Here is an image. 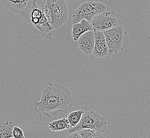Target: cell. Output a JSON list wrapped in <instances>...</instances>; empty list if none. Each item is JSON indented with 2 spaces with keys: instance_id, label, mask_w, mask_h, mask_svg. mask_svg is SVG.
<instances>
[{
  "instance_id": "obj_9",
  "label": "cell",
  "mask_w": 150,
  "mask_h": 138,
  "mask_svg": "<svg viewBox=\"0 0 150 138\" xmlns=\"http://www.w3.org/2000/svg\"><path fill=\"white\" fill-rule=\"evenodd\" d=\"M79 48L83 54L90 55L93 54L95 45L93 30H89L82 35L78 40Z\"/></svg>"
},
{
  "instance_id": "obj_12",
  "label": "cell",
  "mask_w": 150,
  "mask_h": 138,
  "mask_svg": "<svg viewBox=\"0 0 150 138\" xmlns=\"http://www.w3.org/2000/svg\"><path fill=\"white\" fill-rule=\"evenodd\" d=\"M49 128L54 132L64 131L66 129H69L71 126L69 122L66 118H63L60 120L53 121L49 124Z\"/></svg>"
},
{
  "instance_id": "obj_8",
  "label": "cell",
  "mask_w": 150,
  "mask_h": 138,
  "mask_svg": "<svg viewBox=\"0 0 150 138\" xmlns=\"http://www.w3.org/2000/svg\"><path fill=\"white\" fill-rule=\"evenodd\" d=\"M95 36V45L93 55L95 57L103 58L110 54L104 34L102 31L93 30Z\"/></svg>"
},
{
  "instance_id": "obj_6",
  "label": "cell",
  "mask_w": 150,
  "mask_h": 138,
  "mask_svg": "<svg viewBox=\"0 0 150 138\" xmlns=\"http://www.w3.org/2000/svg\"><path fill=\"white\" fill-rule=\"evenodd\" d=\"M106 9V6L100 2L93 1L84 2L73 12L72 24L78 23L83 19L90 22L95 15L105 11Z\"/></svg>"
},
{
  "instance_id": "obj_10",
  "label": "cell",
  "mask_w": 150,
  "mask_h": 138,
  "mask_svg": "<svg viewBox=\"0 0 150 138\" xmlns=\"http://www.w3.org/2000/svg\"><path fill=\"white\" fill-rule=\"evenodd\" d=\"M1 1L6 10L19 14L26 8L29 0H1Z\"/></svg>"
},
{
  "instance_id": "obj_13",
  "label": "cell",
  "mask_w": 150,
  "mask_h": 138,
  "mask_svg": "<svg viewBox=\"0 0 150 138\" xmlns=\"http://www.w3.org/2000/svg\"><path fill=\"white\" fill-rule=\"evenodd\" d=\"M12 122L6 121L0 123V138H12V129L14 127Z\"/></svg>"
},
{
  "instance_id": "obj_15",
  "label": "cell",
  "mask_w": 150,
  "mask_h": 138,
  "mask_svg": "<svg viewBox=\"0 0 150 138\" xmlns=\"http://www.w3.org/2000/svg\"><path fill=\"white\" fill-rule=\"evenodd\" d=\"M82 138H106L102 133L93 131L89 129H84L79 131Z\"/></svg>"
},
{
  "instance_id": "obj_16",
  "label": "cell",
  "mask_w": 150,
  "mask_h": 138,
  "mask_svg": "<svg viewBox=\"0 0 150 138\" xmlns=\"http://www.w3.org/2000/svg\"><path fill=\"white\" fill-rule=\"evenodd\" d=\"M12 138H25L23 130L18 126H14L12 131Z\"/></svg>"
},
{
  "instance_id": "obj_5",
  "label": "cell",
  "mask_w": 150,
  "mask_h": 138,
  "mask_svg": "<svg viewBox=\"0 0 150 138\" xmlns=\"http://www.w3.org/2000/svg\"><path fill=\"white\" fill-rule=\"evenodd\" d=\"M110 54L124 51L128 45V37L123 27L117 26L103 32Z\"/></svg>"
},
{
  "instance_id": "obj_2",
  "label": "cell",
  "mask_w": 150,
  "mask_h": 138,
  "mask_svg": "<svg viewBox=\"0 0 150 138\" xmlns=\"http://www.w3.org/2000/svg\"><path fill=\"white\" fill-rule=\"evenodd\" d=\"M47 0H29L27 6L19 13L34 33L51 39L54 34V28L49 22L45 15Z\"/></svg>"
},
{
  "instance_id": "obj_17",
  "label": "cell",
  "mask_w": 150,
  "mask_h": 138,
  "mask_svg": "<svg viewBox=\"0 0 150 138\" xmlns=\"http://www.w3.org/2000/svg\"><path fill=\"white\" fill-rule=\"evenodd\" d=\"M67 138H82L78 132H73L67 136Z\"/></svg>"
},
{
  "instance_id": "obj_4",
  "label": "cell",
  "mask_w": 150,
  "mask_h": 138,
  "mask_svg": "<svg viewBox=\"0 0 150 138\" xmlns=\"http://www.w3.org/2000/svg\"><path fill=\"white\" fill-rule=\"evenodd\" d=\"M107 129V121L97 112L93 109L83 113L78 124L69 130V133L80 131L82 130L89 129L102 133Z\"/></svg>"
},
{
  "instance_id": "obj_1",
  "label": "cell",
  "mask_w": 150,
  "mask_h": 138,
  "mask_svg": "<svg viewBox=\"0 0 150 138\" xmlns=\"http://www.w3.org/2000/svg\"><path fill=\"white\" fill-rule=\"evenodd\" d=\"M40 101L33 102L40 121L49 122L72 107L74 104L66 84L50 81L42 86Z\"/></svg>"
},
{
  "instance_id": "obj_14",
  "label": "cell",
  "mask_w": 150,
  "mask_h": 138,
  "mask_svg": "<svg viewBox=\"0 0 150 138\" xmlns=\"http://www.w3.org/2000/svg\"><path fill=\"white\" fill-rule=\"evenodd\" d=\"M84 113L82 109L72 112L67 116V120L69 122L71 128L76 126L81 120L82 115Z\"/></svg>"
},
{
  "instance_id": "obj_11",
  "label": "cell",
  "mask_w": 150,
  "mask_h": 138,
  "mask_svg": "<svg viewBox=\"0 0 150 138\" xmlns=\"http://www.w3.org/2000/svg\"><path fill=\"white\" fill-rule=\"evenodd\" d=\"M93 30L90 22L83 19L72 26V36L74 41H78L79 37L88 31Z\"/></svg>"
},
{
  "instance_id": "obj_7",
  "label": "cell",
  "mask_w": 150,
  "mask_h": 138,
  "mask_svg": "<svg viewBox=\"0 0 150 138\" xmlns=\"http://www.w3.org/2000/svg\"><path fill=\"white\" fill-rule=\"evenodd\" d=\"M90 22L93 30L104 32L117 26V17L114 11H105L95 15Z\"/></svg>"
},
{
  "instance_id": "obj_3",
  "label": "cell",
  "mask_w": 150,
  "mask_h": 138,
  "mask_svg": "<svg viewBox=\"0 0 150 138\" xmlns=\"http://www.w3.org/2000/svg\"><path fill=\"white\" fill-rule=\"evenodd\" d=\"M46 17L54 29L62 26L68 19V6L65 0H47Z\"/></svg>"
}]
</instances>
